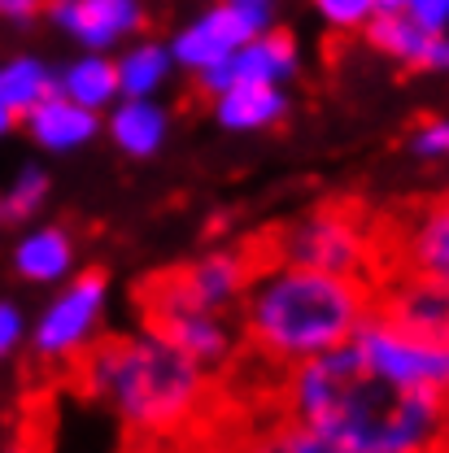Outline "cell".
<instances>
[{
	"label": "cell",
	"mask_w": 449,
	"mask_h": 453,
	"mask_svg": "<svg viewBox=\"0 0 449 453\" xmlns=\"http://www.w3.org/2000/svg\"><path fill=\"white\" fill-rule=\"evenodd\" d=\"M280 414L362 453H445L449 405L380 380L353 344L280 371Z\"/></svg>",
	"instance_id": "cell-1"
},
{
	"label": "cell",
	"mask_w": 449,
	"mask_h": 453,
	"mask_svg": "<svg viewBox=\"0 0 449 453\" xmlns=\"http://www.w3.org/2000/svg\"><path fill=\"white\" fill-rule=\"evenodd\" d=\"M74 380L88 396L105 401L118 423L144 445L179 441L205 423L214 388L205 366L153 332L97 340L74 362Z\"/></svg>",
	"instance_id": "cell-2"
},
{
	"label": "cell",
	"mask_w": 449,
	"mask_h": 453,
	"mask_svg": "<svg viewBox=\"0 0 449 453\" xmlns=\"http://www.w3.org/2000/svg\"><path fill=\"white\" fill-rule=\"evenodd\" d=\"M371 314V283L306 271L258 266L240 296V340L275 371L344 349Z\"/></svg>",
	"instance_id": "cell-3"
},
{
	"label": "cell",
	"mask_w": 449,
	"mask_h": 453,
	"mask_svg": "<svg viewBox=\"0 0 449 453\" xmlns=\"http://www.w3.org/2000/svg\"><path fill=\"white\" fill-rule=\"evenodd\" d=\"M244 257L258 266H306V271H328V275H349L367 280L375 275V223L362 219L358 205L349 201H328L314 205L310 214H297L292 223L271 226L258 235Z\"/></svg>",
	"instance_id": "cell-4"
},
{
	"label": "cell",
	"mask_w": 449,
	"mask_h": 453,
	"mask_svg": "<svg viewBox=\"0 0 449 453\" xmlns=\"http://www.w3.org/2000/svg\"><path fill=\"white\" fill-rule=\"evenodd\" d=\"M358 349V357L380 375L397 384L401 393H419V396H437L449 405V340H428V336H410L393 327L380 314H367L358 336L349 340Z\"/></svg>",
	"instance_id": "cell-5"
},
{
	"label": "cell",
	"mask_w": 449,
	"mask_h": 453,
	"mask_svg": "<svg viewBox=\"0 0 449 453\" xmlns=\"http://www.w3.org/2000/svg\"><path fill=\"white\" fill-rule=\"evenodd\" d=\"M135 301H140V314H144V332H153V336H162L166 344H174L179 353H188V357H192L197 366H205L210 375H219V371L231 366L240 336H236V327L227 323V314L188 305V301L166 296V292H158V288H149V283H140Z\"/></svg>",
	"instance_id": "cell-6"
},
{
	"label": "cell",
	"mask_w": 449,
	"mask_h": 453,
	"mask_svg": "<svg viewBox=\"0 0 449 453\" xmlns=\"http://www.w3.org/2000/svg\"><path fill=\"white\" fill-rule=\"evenodd\" d=\"M384 271L449 283V196L419 201L393 223H375V275Z\"/></svg>",
	"instance_id": "cell-7"
},
{
	"label": "cell",
	"mask_w": 449,
	"mask_h": 453,
	"mask_svg": "<svg viewBox=\"0 0 449 453\" xmlns=\"http://www.w3.org/2000/svg\"><path fill=\"white\" fill-rule=\"evenodd\" d=\"M101 314H105V275L101 271H83L44 310V319L35 323V336H31L35 357L53 362V366H74L97 344Z\"/></svg>",
	"instance_id": "cell-8"
},
{
	"label": "cell",
	"mask_w": 449,
	"mask_h": 453,
	"mask_svg": "<svg viewBox=\"0 0 449 453\" xmlns=\"http://www.w3.org/2000/svg\"><path fill=\"white\" fill-rule=\"evenodd\" d=\"M371 314L389 319L410 336L449 340V283L410 271H384L371 280Z\"/></svg>",
	"instance_id": "cell-9"
},
{
	"label": "cell",
	"mask_w": 449,
	"mask_h": 453,
	"mask_svg": "<svg viewBox=\"0 0 449 453\" xmlns=\"http://www.w3.org/2000/svg\"><path fill=\"white\" fill-rule=\"evenodd\" d=\"M249 275H253V262L244 253H205V257H197L188 266L162 271V275H153L144 283L166 292V296L188 301V305L227 314L231 305H240V296L249 288Z\"/></svg>",
	"instance_id": "cell-10"
},
{
	"label": "cell",
	"mask_w": 449,
	"mask_h": 453,
	"mask_svg": "<svg viewBox=\"0 0 449 453\" xmlns=\"http://www.w3.org/2000/svg\"><path fill=\"white\" fill-rule=\"evenodd\" d=\"M253 35H262V31H258L231 0H223V4H214L210 13H201L192 27H183V31L174 35L170 57H174L179 65H188V70H214V65H223L236 49H244Z\"/></svg>",
	"instance_id": "cell-11"
},
{
	"label": "cell",
	"mask_w": 449,
	"mask_h": 453,
	"mask_svg": "<svg viewBox=\"0 0 449 453\" xmlns=\"http://www.w3.org/2000/svg\"><path fill=\"white\" fill-rule=\"evenodd\" d=\"M292 70H297V44L283 31H262L244 49H236L223 65L201 70V88L219 96L231 83H283Z\"/></svg>",
	"instance_id": "cell-12"
},
{
	"label": "cell",
	"mask_w": 449,
	"mask_h": 453,
	"mask_svg": "<svg viewBox=\"0 0 449 453\" xmlns=\"http://www.w3.org/2000/svg\"><path fill=\"white\" fill-rule=\"evenodd\" d=\"M49 13L88 49H110L144 27L140 0H49Z\"/></svg>",
	"instance_id": "cell-13"
},
{
	"label": "cell",
	"mask_w": 449,
	"mask_h": 453,
	"mask_svg": "<svg viewBox=\"0 0 449 453\" xmlns=\"http://www.w3.org/2000/svg\"><path fill=\"white\" fill-rule=\"evenodd\" d=\"M27 127L44 149L66 153V149H79L97 135V110H88V105H79V101H70L61 92H49L35 110L27 113Z\"/></svg>",
	"instance_id": "cell-14"
},
{
	"label": "cell",
	"mask_w": 449,
	"mask_h": 453,
	"mask_svg": "<svg viewBox=\"0 0 449 453\" xmlns=\"http://www.w3.org/2000/svg\"><path fill=\"white\" fill-rule=\"evenodd\" d=\"M288 110L283 92L275 83H231L227 92L214 96V118L227 131H262L275 127Z\"/></svg>",
	"instance_id": "cell-15"
},
{
	"label": "cell",
	"mask_w": 449,
	"mask_h": 453,
	"mask_svg": "<svg viewBox=\"0 0 449 453\" xmlns=\"http://www.w3.org/2000/svg\"><path fill=\"white\" fill-rule=\"evenodd\" d=\"M110 131H113V144L131 157H149L162 149L166 140V110L153 105L149 96H127L110 118Z\"/></svg>",
	"instance_id": "cell-16"
},
{
	"label": "cell",
	"mask_w": 449,
	"mask_h": 453,
	"mask_svg": "<svg viewBox=\"0 0 449 453\" xmlns=\"http://www.w3.org/2000/svg\"><path fill=\"white\" fill-rule=\"evenodd\" d=\"M13 266H18L22 280L31 283H57L74 266V244H70V235L61 226H40V231H31L18 244Z\"/></svg>",
	"instance_id": "cell-17"
},
{
	"label": "cell",
	"mask_w": 449,
	"mask_h": 453,
	"mask_svg": "<svg viewBox=\"0 0 449 453\" xmlns=\"http://www.w3.org/2000/svg\"><path fill=\"white\" fill-rule=\"evenodd\" d=\"M236 453H362V449H353V445H344V441L328 436V432H314V427L292 423V418L280 414L271 427L253 432Z\"/></svg>",
	"instance_id": "cell-18"
},
{
	"label": "cell",
	"mask_w": 449,
	"mask_h": 453,
	"mask_svg": "<svg viewBox=\"0 0 449 453\" xmlns=\"http://www.w3.org/2000/svg\"><path fill=\"white\" fill-rule=\"evenodd\" d=\"M57 92L70 96V101H79V105H88V110H105L113 96H122V88H118V61H105V57L74 61L61 74Z\"/></svg>",
	"instance_id": "cell-19"
},
{
	"label": "cell",
	"mask_w": 449,
	"mask_h": 453,
	"mask_svg": "<svg viewBox=\"0 0 449 453\" xmlns=\"http://www.w3.org/2000/svg\"><path fill=\"white\" fill-rule=\"evenodd\" d=\"M362 31H367V40H371L380 53L397 57V61H406V65H419L423 53H428V40H432V31H423L406 9H397V13H375Z\"/></svg>",
	"instance_id": "cell-20"
},
{
	"label": "cell",
	"mask_w": 449,
	"mask_h": 453,
	"mask_svg": "<svg viewBox=\"0 0 449 453\" xmlns=\"http://www.w3.org/2000/svg\"><path fill=\"white\" fill-rule=\"evenodd\" d=\"M49 92H57V83L40 61L18 57V61H4V65H0V105H9L13 113L27 118Z\"/></svg>",
	"instance_id": "cell-21"
},
{
	"label": "cell",
	"mask_w": 449,
	"mask_h": 453,
	"mask_svg": "<svg viewBox=\"0 0 449 453\" xmlns=\"http://www.w3.org/2000/svg\"><path fill=\"white\" fill-rule=\"evenodd\" d=\"M170 49L162 44H135L131 53L118 57V88L122 96H153L170 74Z\"/></svg>",
	"instance_id": "cell-22"
},
{
	"label": "cell",
	"mask_w": 449,
	"mask_h": 453,
	"mask_svg": "<svg viewBox=\"0 0 449 453\" xmlns=\"http://www.w3.org/2000/svg\"><path fill=\"white\" fill-rule=\"evenodd\" d=\"M49 196V174L44 170H22L18 183L9 188V201H4V214L9 219H31Z\"/></svg>",
	"instance_id": "cell-23"
},
{
	"label": "cell",
	"mask_w": 449,
	"mask_h": 453,
	"mask_svg": "<svg viewBox=\"0 0 449 453\" xmlns=\"http://www.w3.org/2000/svg\"><path fill=\"white\" fill-rule=\"evenodd\" d=\"M314 9H319L323 22H332L337 31H358V27H367V22L380 13L375 0H314Z\"/></svg>",
	"instance_id": "cell-24"
},
{
	"label": "cell",
	"mask_w": 449,
	"mask_h": 453,
	"mask_svg": "<svg viewBox=\"0 0 449 453\" xmlns=\"http://www.w3.org/2000/svg\"><path fill=\"white\" fill-rule=\"evenodd\" d=\"M410 153L419 157H449V118H428L410 131Z\"/></svg>",
	"instance_id": "cell-25"
},
{
	"label": "cell",
	"mask_w": 449,
	"mask_h": 453,
	"mask_svg": "<svg viewBox=\"0 0 449 453\" xmlns=\"http://www.w3.org/2000/svg\"><path fill=\"white\" fill-rule=\"evenodd\" d=\"M406 13L423 31H445L449 27V0H406Z\"/></svg>",
	"instance_id": "cell-26"
},
{
	"label": "cell",
	"mask_w": 449,
	"mask_h": 453,
	"mask_svg": "<svg viewBox=\"0 0 449 453\" xmlns=\"http://www.w3.org/2000/svg\"><path fill=\"white\" fill-rule=\"evenodd\" d=\"M18 344H22V314H18V305L0 301V357H9Z\"/></svg>",
	"instance_id": "cell-27"
},
{
	"label": "cell",
	"mask_w": 449,
	"mask_h": 453,
	"mask_svg": "<svg viewBox=\"0 0 449 453\" xmlns=\"http://www.w3.org/2000/svg\"><path fill=\"white\" fill-rule=\"evenodd\" d=\"M419 70H449V35L445 31H432L428 53H423V61H419Z\"/></svg>",
	"instance_id": "cell-28"
},
{
	"label": "cell",
	"mask_w": 449,
	"mask_h": 453,
	"mask_svg": "<svg viewBox=\"0 0 449 453\" xmlns=\"http://www.w3.org/2000/svg\"><path fill=\"white\" fill-rule=\"evenodd\" d=\"M231 4H236V9L258 27V31H267V27H271V18H275V0H231Z\"/></svg>",
	"instance_id": "cell-29"
},
{
	"label": "cell",
	"mask_w": 449,
	"mask_h": 453,
	"mask_svg": "<svg viewBox=\"0 0 449 453\" xmlns=\"http://www.w3.org/2000/svg\"><path fill=\"white\" fill-rule=\"evenodd\" d=\"M35 13H49V0H0V18L31 22Z\"/></svg>",
	"instance_id": "cell-30"
},
{
	"label": "cell",
	"mask_w": 449,
	"mask_h": 453,
	"mask_svg": "<svg viewBox=\"0 0 449 453\" xmlns=\"http://www.w3.org/2000/svg\"><path fill=\"white\" fill-rule=\"evenodd\" d=\"M13 122H18V113L9 110V105H0V135H4V131H9Z\"/></svg>",
	"instance_id": "cell-31"
},
{
	"label": "cell",
	"mask_w": 449,
	"mask_h": 453,
	"mask_svg": "<svg viewBox=\"0 0 449 453\" xmlns=\"http://www.w3.org/2000/svg\"><path fill=\"white\" fill-rule=\"evenodd\" d=\"M380 4V13H397V9H406V0H375Z\"/></svg>",
	"instance_id": "cell-32"
},
{
	"label": "cell",
	"mask_w": 449,
	"mask_h": 453,
	"mask_svg": "<svg viewBox=\"0 0 449 453\" xmlns=\"http://www.w3.org/2000/svg\"><path fill=\"white\" fill-rule=\"evenodd\" d=\"M9 453H40V449H31V445H18V449H9Z\"/></svg>",
	"instance_id": "cell-33"
},
{
	"label": "cell",
	"mask_w": 449,
	"mask_h": 453,
	"mask_svg": "<svg viewBox=\"0 0 449 453\" xmlns=\"http://www.w3.org/2000/svg\"><path fill=\"white\" fill-rule=\"evenodd\" d=\"M0 219H4V201H0Z\"/></svg>",
	"instance_id": "cell-34"
}]
</instances>
